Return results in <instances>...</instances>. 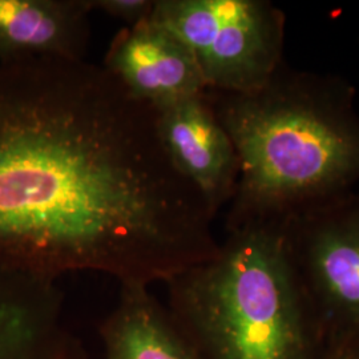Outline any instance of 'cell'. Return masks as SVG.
Here are the masks:
<instances>
[{
    "mask_svg": "<svg viewBox=\"0 0 359 359\" xmlns=\"http://www.w3.org/2000/svg\"><path fill=\"white\" fill-rule=\"evenodd\" d=\"M215 218L169 158L157 111L103 65L0 63V269L165 283L217 253Z\"/></svg>",
    "mask_w": 359,
    "mask_h": 359,
    "instance_id": "1",
    "label": "cell"
},
{
    "mask_svg": "<svg viewBox=\"0 0 359 359\" xmlns=\"http://www.w3.org/2000/svg\"><path fill=\"white\" fill-rule=\"evenodd\" d=\"M157 111V127L173 165L217 216L236 193L240 164L208 90Z\"/></svg>",
    "mask_w": 359,
    "mask_h": 359,
    "instance_id": "6",
    "label": "cell"
},
{
    "mask_svg": "<svg viewBox=\"0 0 359 359\" xmlns=\"http://www.w3.org/2000/svg\"><path fill=\"white\" fill-rule=\"evenodd\" d=\"M151 18L189 47L209 90L255 92L285 63L286 16L268 0H156Z\"/></svg>",
    "mask_w": 359,
    "mask_h": 359,
    "instance_id": "4",
    "label": "cell"
},
{
    "mask_svg": "<svg viewBox=\"0 0 359 359\" xmlns=\"http://www.w3.org/2000/svg\"><path fill=\"white\" fill-rule=\"evenodd\" d=\"M298 280L327 339L359 335V192L283 222Z\"/></svg>",
    "mask_w": 359,
    "mask_h": 359,
    "instance_id": "5",
    "label": "cell"
},
{
    "mask_svg": "<svg viewBox=\"0 0 359 359\" xmlns=\"http://www.w3.org/2000/svg\"><path fill=\"white\" fill-rule=\"evenodd\" d=\"M208 92L240 164L225 229L285 222L355 191L359 114L347 80L283 63L255 92Z\"/></svg>",
    "mask_w": 359,
    "mask_h": 359,
    "instance_id": "2",
    "label": "cell"
},
{
    "mask_svg": "<svg viewBox=\"0 0 359 359\" xmlns=\"http://www.w3.org/2000/svg\"><path fill=\"white\" fill-rule=\"evenodd\" d=\"M322 359H359V335L329 339Z\"/></svg>",
    "mask_w": 359,
    "mask_h": 359,
    "instance_id": "12",
    "label": "cell"
},
{
    "mask_svg": "<svg viewBox=\"0 0 359 359\" xmlns=\"http://www.w3.org/2000/svg\"><path fill=\"white\" fill-rule=\"evenodd\" d=\"M217 253L165 283L198 359H322L329 339L298 280L283 222L225 229Z\"/></svg>",
    "mask_w": 359,
    "mask_h": 359,
    "instance_id": "3",
    "label": "cell"
},
{
    "mask_svg": "<svg viewBox=\"0 0 359 359\" xmlns=\"http://www.w3.org/2000/svg\"><path fill=\"white\" fill-rule=\"evenodd\" d=\"M104 359H198L167 305L145 285H120L115 308L100 326Z\"/></svg>",
    "mask_w": 359,
    "mask_h": 359,
    "instance_id": "9",
    "label": "cell"
},
{
    "mask_svg": "<svg viewBox=\"0 0 359 359\" xmlns=\"http://www.w3.org/2000/svg\"><path fill=\"white\" fill-rule=\"evenodd\" d=\"M103 67L130 95L154 109L208 90L189 47L152 18L120 29Z\"/></svg>",
    "mask_w": 359,
    "mask_h": 359,
    "instance_id": "7",
    "label": "cell"
},
{
    "mask_svg": "<svg viewBox=\"0 0 359 359\" xmlns=\"http://www.w3.org/2000/svg\"><path fill=\"white\" fill-rule=\"evenodd\" d=\"M90 10L100 11L114 19L133 26L151 18L156 0H88Z\"/></svg>",
    "mask_w": 359,
    "mask_h": 359,
    "instance_id": "11",
    "label": "cell"
},
{
    "mask_svg": "<svg viewBox=\"0 0 359 359\" xmlns=\"http://www.w3.org/2000/svg\"><path fill=\"white\" fill-rule=\"evenodd\" d=\"M0 359H90L81 339L39 295L0 274Z\"/></svg>",
    "mask_w": 359,
    "mask_h": 359,
    "instance_id": "10",
    "label": "cell"
},
{
    "mask_svg": "<svg viewBox=\"0 0 359 359\" xmlns=\"http://www.w3.org/2000/svg\"><path fill=\"white\" fill-rule=\"evenodd\" d=\"M90 13L88 0H0V63L86 59Z\"/></svg>",
    "mask_w": 359,
    "mask_h": 359,
    "instance_id": "8",
    "label": "cell"
}]
</instances>
